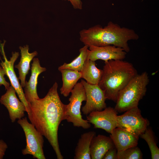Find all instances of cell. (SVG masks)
<instances>
[{
    "instance_id": "cell-1",
    "label": "cell",
    "mask_w": 159,
    "mask_h": 159,
    "mask_svg": "<svg viewBox=\"0 0 159 159\" xmlns=\"http://www.w3.org/2000/svg\"><path fill=\"white\" fill-rule=\"evenodd\" d=\"M55 82L43 98L35 99L28 103V114L31 123L47 140L58 159H63L60 150L58 132L61 122L65 120L66 105L61 101Z\"/></svg>"
},
{
    "instance_id": "cell-2",
    "label": "cell",
    "mask_w": 159,
    "mask_h": 159,
    "mask_svg": "<svg viewBox=\"0 0 159 159\" xmlns=\"http://www.w3.org/2000/svg\"><path fill=\"white\" fill-rule=\"evenodd\" d=\"M80 41L88 47L112 45L123 49L126 52L130 51L128 41L139 38L133 29L121 27L112 21L104 28L97 25L82 29L80 32Z\"/></svg>"
},
{
    "instance_id": "cell-3",
    "label": "cell",
    "mask_w": 159,
    "mask_h": 159,
    "mask_svg": "<svg viewBox=\"0 0 159 159\" xmlns=\"http://www.w3.org/2000/svg\"><path fill=\"white\" fill-rule=\"evenodd\" d=\"M98 84L107 99L116 102L119 92L138 74L133 64L123 60L105 62Z\"/></svg>"
},
{
    "instance_id": "cell-4",
    "label": "cell",
    "mask_w": 159,
    "mask_h": 159,
    "mask_svg": "<svg viewBox=\"0 0 159 159\" xmlns=\"http://www.w3.org/2000/svg\"><path fill=\"white\" fill-rule=\"evenodd\" d=\"M149 82L148 73L138 74L119 92L115 109L119 112H125L138 106L145 95Z\"/></svg>"
},
{
    "instance_id": "cell-5",
    "label": "cell",
    "mask_w": 159,
    "mask_h": 159,
    "mask_svg": "<svg viewBox=\"0 0 159 159\" xmlns=\"http://www.w3.org/2000/svg\"><path fill=\"white\" fill-rule=\"evenodd\" d=\"M69 103L66 105L65 120L72 123L73 126L87 129L91 124L86 120L82 118L81 109L82 102L86 100L85 91L81 82H78L71 92Z\"/></svg>"
},
{
    "instance_id": "cell-6",
    "label": "cell",
    "mask_w": 159,
    "mask_h": 159,
    "mask_svg": "<svg viewBox=\"0 0 159 159\" xmlns=\"http://www.w3.org/2000/svg\"><path fill=\"white\" fill-rule=\"evenodd\" d=\"M17 122L23 129L26 139V145L22 150V154L30 155L37 159H45L43 150V136L29 122L26 117L18 119Z\"/></svg>"
},
{
    "instance_id": "cell-7",
    "label": "cell",
    "mask_w": 159,
    "mask_h": 159,
    "mask_svg": "<svg viewBox=\"0 0 159 159\" xmlns=\"http://www.w3.org/2000/svg\"><path fill=\"white\" fill-rule=\"evenodd\" d=\"M117 127L139 137L149 125L148 121L142 116L138 107L132 108L123 114L117 115Z\"/></svg>"
},
{
    "instance_id": "cell-8",
    "label": "cell",
    "mask_w": 159,
    "mask_h": 159,
    "mask_svg": "<svg viewBox=\"0 0 159 159\" xmlns=\"http://www.w3.org/2000/svg\"><path fill=\"white\" fill-rule=\"evenodd\" d=\"M81 82L86 95V103L81 109L83 113L87 115L92 112L101 111L106 107L107 99L104 91L98 85H91L83 80Z\"/></svg>"
},
{
    "instance_id": "cell-9",
    "label": "cell",
    "mask_w": 159,
    "mask_h": 159,
    "mask_svg": "<svg viewBox=\"0 0 159 159\" xmlns=\"http://www.w3.org/2000/svg\"><path fill=\"white\" fill-rule=\"evenodd\" d=\"M117 112L111 107L101 111L92 112L87 116V120L94 128H100L110 134L117 127Z\"/></svg>"
},
{
    "instance_id": "cell-10",
    "label": "cell",
    "mask_w": 159,
    "mask_h": 159,
    "mask_svg": "<svg viewBox=\"0 0 159 159\" xmlns=\"http://www.w3.org/2000/svg\"><path fill=\"white\" fill-rule=\"evenodd\" d=\"M0 44L1 51L3 56L4 61L1 60L0 64L4 71L5 74L9 78L11 86L14 88L20 100L24 104L27 114L29 112L28 103L25 98L24 91L19 80L15 72L14 69V64L19 56L18 52H14L12 53V56L9 60H8L5 55L4 50V46L5 42Z\"/></svg>"
},
{
    "instance_id": "cell-11",
    "label": "cell",
    "mask_w": 159,
    "mask_h": 159,
    "mask_svg": "<svg viewBox=\"0 0 159 159\" xmlns=\"http://www.w3.org/2000/svg\"><path fill=\"white\" fill-rule=\"evenodd\" d=\"M89 48L87 59L94 61L98 59L105 62L111 60H123L127 53L123 49L112 45L100 47L91 45Z\"/></svg>"
},
{
    "instance_id": "cell-12",
    "label": "cell",
    "mask_w": 159,
    "mask_h": 159,
    "mask_svg": "<svg viewBox=\"0 0 159 159\" xmlns=\"http://www.w3.org/2000/svg\"><path fill=\"white\" fill-rule=\"evenodd\" d=\"M0 102L7 109L12 122L24 116V112H26L25 105L18 98L16 91L11 86L6 89L5 93L1 96Z\"/></svg>"
},
{
    "instance_id": "cell-13",
    "label": "cell",
    "mask_w": 159,
    "mask_h": 159,
    "mask_svg": "<svg viewBox=\"0 0 159 159\" xmlns=\"http://www.w3.org/2000/svg\"><path fill=\"white\" fill-rule=\"evenodd\" d=\"M31 73L28 81H26L24 94L28 103L35 99L39 98L37 91V80L39 75L46 70V68L41 66L38 58H34L32 64Z\"/></svg>"
},
{
    "instance_id": "cell-14",
    "label": "cell",
    "mask_w": 159,
    "mask_h": 159,
    "mask_svg": "<svg viewBox=\"0 0 159 159\" xmlns=\"http://www.w3.org/2000/svg\"><path fill=\"white\" fill-rule=\"evenodd\" d=\"M110 137L117 151L137 146L139 138L118 127L114 130Z\"/></svg>"
},
{
    "instance_id": "cell-15",
    "label": "cell",
    "mask_w": 159,
    "mask_h": 159,
    "mask_svg": "<svg viewBox=\"0 0 159 159\" xmlns=\"http://www.w3.org/2000/svg\"><path fill=\"white\" fill-rule=\"evenodd\" d=\"M114 147L110 137L102 135H95L92 139L90 146L91 158L102 159L107 151Z\"/></svg>"
},
{
    "instance_id": "cell-16",
    "label": "cell",
    "mask_w": 159,
    "mask_h": 159,
    "mask_svg": "<svg viewBox=\"0 0 159 159\" xmlns=\"http://www.w3.org/2000/svg\"><path fill=\"white\" fill-rule=\"evenodd\" d=\"M20 50L21 57L19 63L15 66L19 71V79L21 81V85L24 87L26 82V77L30 69V64L34 57L38 54L37 52L35 51L32 53L29 52V48L28 45L23 47H19Z\"/></svg>"
},
{
    "instance_id": "cell-17",
    "label": "cell",
    "mask_w": 159,
    "mask_h": 159,
    "mask_svg": "<svg viewBox=\"0 0 159 159\" xmlns=\"http://www.w3.org/2000/svg\"><path fill=\"white\" fill-rule=\"evenodd\" d=\"M95 132L90 131L81 135L74 150V159H91L90 146Z\"/></svg>"
},
{
    "instance_id": "cell-18",
    "label": "cell",
    "mask_w": 159,
    "mask_h": 159,
    "mask_svg": "<svg viewBox=\"0 0 159 159\" xmlns=\"http://www.w3.org/2000/svg\"><path fill=\"white\" fill-rule=\"evenodd\" d=\"M61 73L62 85L60 89L61 94L65 97L68 96L78 80L81 78L80 72L68 69L58 70Z\"/></svg>"
},
{
    "instance_id": "cell-19",
    "label": "cell",
    "mask_w": 159,
    "mask_h": 159,
    "mask_svg": "<svg viewBox=\"0 0 159 159\" xmlns=\"http://www.w3.org/2000/svg\"><path fill=\"white\" fill-rule=\"evenodd\" d=\"M81 78L91 85H98L102 74V69L97 68L95 61L87 59L80 72Z\"/></svg>"
},
{
    "instance_id": "cell-20",
    "label": "cell",
    "mask_w": 159,
    "mask_h": 159,
    "mask_svg": "<svg viewBox=\"0 0 159 159\" xmlns=\"http://www.w3.org/2000/svg\"><path fill=\"white\" fill-rule=\"evenodd\" d=\"M89 47L85 45L80 49L79 55L71 62L64 63L59 66L58 69H68L80 72L82 70L86 60L87 59Z\"/></svg>"
},
{
    "instance_id": "cell-21",
    "label": "cell",
    "mask_w": 159,
    "mask_h": 159,
    "mask_svg": "<svg viewBox=\"0 0 159 159\" xmlns=\"http://www.w3.org/2000/svg\"><path fill=\"white\" fill-rule=\"evenodd\" d=\"M140 137L145 140L149 148L152 159H159V149L157 147L152 130L148 127Z\"/></svg>"
},
{
    "instance_id": "cell-22",
    "label": "cell",
    "mask_w": 159,
    "mask_h": 159,
    "mask_svg": "<svg viewBox=\"0 0 159 159\" xmlns=\"http://www.w3.org/2000/svg\"><path fill=\"white\" fill-rule=\"evenodd\" d=\"M142 158V153L137 146L129 148L122 151H117V159Z\"/></svg>"
},
{
    "instance_id": "cell-23",
    "label": "cell",
    "mask_w": 159,
    "mask_h": 159,
    "mask_svg": "<svg viewBox=\"0 0 159 159\" xmlns=\"http://www.w3.org/2000/svg\"><path fill=\"white\" fill-rule=\"evenodd\" d=\"M117 150L115 147L108 150L104 155L103 159H117Z\"/></svg>"
},
{
    "instance_id": "cell-24",
    "label": "cell",
    "mask_w": 159,
    "mask_h": 159,
    "mask_svg": "<svg viewBox=\"0 0 159 159\" xmlns=\"http://www.w3.org/2000/svg\"><path fill=\"white\" fill-rule=\"evenodd\" d=\"M5 75L4 71L0 65V86L4 85L6 90L10 86V84L6 80L4 77Z\"/></svg>"
},
{
    "instance_id": "cell-25",
    "label": "cell",
    "mask_w": 159,
    "mask_h": 159,
    "mask_svg": "<svg viewBox=\"0 0 159 159\" xmlns=\"http://www.w3.org/2000/svg\"><path fill=\"white\" fill-rule=\"evenodd\" d=\"M7 148L8 146L6 143L3 140H0V159L3 158Z\"/></svg>"
},
{
    "instance_id": "cell-26",
    "label": "cell",
    "mask_w": 159,
    "mask_h": 159,
    "mask_svg": "<svg viewBox=\"0 0 159 159\" xmlns=\"http://www.w3.org/2000/svg\"><path fill=\"white\" fill-rule=\"evenodd\" d=\"M74 8L81 9L82 3L81 0H68Z\"/></svg>"
},
{
    "instance_id": "cell-27",
    "label": "cell",
    "mask_w": 159,
    "mask_h": 159,
    "mask_svg": "<svg viewBox=\"0 0 159 159\" xmlns=\"http://www.w3.org/2000/svg\"></svg>"
}]
</instances>
